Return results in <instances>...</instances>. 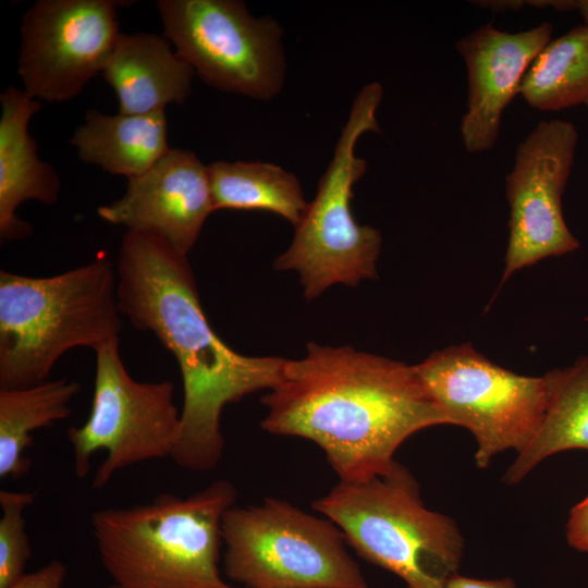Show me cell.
<instances>
[{"label":"cell","mask_w":588,"mask_h":588,"mask_svg":"<svg viewBox=\"0 0 588 588\" xmlns=\"http://www.w3.org/2000/svg\"><path fill=\"white\" fill-rule=\"evenodd\" d=\"M313 509L332 520L364 560L406 588H445L458 573L464 539L455 522L426 507L411 470L394 461L383 474L339 481Z\"/></svg>","instance_id":"5"},{"label":"cell","mask_w":588,"mask_h":588,"mask_svg":"<svg viewBox=\"0 0 588 588\" xmlns=\"http://www.w3.org/2000/svg\"><path fill=\"white\" fill-rule=\"evenodd\" d=\"M105 588H122V587H120V586L117 585V584H111V585H109V586H107V587H105Z\"/></svg>","instance_id":"28"},{"label":"cell","mask_w":588,"mask_h":588,"mask_svg":"<svg viewBox=\"0 0 588 588\" xmlns=\"http://www.w3.org/2000/svg\"><path fill=\"white\" fill-rule=\"evenodd\" d=\"M577 143L572 122L552 119L540 121L517 146L505 176L510 219L500 287L518 270L578 249L562 211Z\"/></svg>","instance_id":"11"},{"label":"cell","mask_w":588,"mask_h":588,"mask_svg":"<svg viewBox=\"0 0 588 588\" xmlns=\"http://www.w3.org/2000/svg\"><path fill=\"white\" fill-rule=\"evenodd\" d=\"M164 37L208 85L259 100L273 98L285 73L282 29L236 0H158Z\"/></svg>","instance_id":"10"},{"label":"cell","mask_w":588,"mask_h":588,"mask_svg":"<svg viewBox=\"0 0 588 588\" xmlns=\"http://www.w3.org/2000/svg\"><path fill=\"white\" fill-rule=\"evenodd\" d=\"M261 403V428L317 444L340 481L383 474L409 437L451 425L414 365L350 345L309 342L304 357L286 359Z\"/></svg>","instance_id":"1"},{"label":"cell","mask_w":588,"mask_h":588,"mask_svg":"<svg viewBox=\"0 0 588 588\" xmlns=\"http://www.w3.org/2000/svg\"><path fill=\"white\" fill-rule=\"evenodd\" d=\"M237 491L225 479L186 497L93 513L91 535L103 568L122 588H242L220 571L224 513Z\"/></svg>","instance_id":"3"},{"label":"cell","mask_w":588,"mask_h":588,"mask_svg":"<svg viewBox=\"0 0 588 588\" xmlns=\"http://www.w3.org/2000/svg\"><path fill=\"white\" fill-rule=\"evenodd\" d=\"M552 32L549 22L517 33L501 30L490 22L456 41L467 75V103L460 123L467 152L494 147L503 113L519 93L529 66L551 41Z\"/></svg>","instance_id":"14"},{"label":"cell","mask_w":588,"mask_h":588,"mask_svg":"<svg viewBox=\"0 0 588 588\" xmlns=\"http://www.w3.org/2000/svg\"><path fill=\"white\" fill-rule=\"evenodd\" d=\"M482 9H488L493 13H503L506 11H519L525 7L536 9L552 8L559 12L576 10L577 0H480L470 1Z\"/></svg>","instance_id":"24"},{"label":"cell","mask_w":588,"mask_h":588,"mask_svg":"<svg viewBox=\"0 0 588 588\" xmlns=\"http://www.w3.org/2000/svg\"><path fill=\"white\" fill-rule=\"evenodd\" d=\"M518 94L539 111L588 107V24L551 39L526 72Z\"/></svg>","instance_id":"21"},{"label":"cell","mask_w":588,"mask_h":588,"mask_svg":"<svg viewBox=\"0 0 588 588\" xmlns=\"http://www.w3.org/2000/svg\"><path fill=\"white\" fill-rule=\"evenodd\" d=\"M445 588H516V584L511 577L478 579L465 577L457 573L446 581Z\"/></svg>","instance_id":"26"},{"label":"cell","mask_w":588,"mask_h":588,"mask_svg":"<svg viewBox=\"0 0 588 588\" xmlns=\"http://www.w3.org/2000/svg\"><path fill=\"white\" fill-rule=\"evenodd\" d=\"M588 24V0H577L576 9Z\"/></svg>","instance_id":"27"},{"label":"cell","mask_w":588,"mask_h":588,"mask_svg":"<svg viewBox=\"0 0 588 588\" xmlns=\"http://www.w3.org/2000/svg\"><path fill=\"white\" fill-rule=\"evenodd\" d=\"M95 352L90 412L83 425L68 430V439L78 479L88 475L93 455L106 452L91 485L101 490L124 468L171 457L180 437L181 411L171 381L139 382L131 377L120 356L119 339Z\"/></svg>","instance_id":"9"},{"label":"cell","mask_w":588,"mask_h":588,"mask_svg":"<svg viewBox=\"0 0 588 588\" xmlns=\"http://www.w3.org/2000/svg\"><path fill=\"white\" fill-rule=\"evenodd\" d=\"M101 73L117 95L119 113L146 114L183 103L195 71L164 37L136 33L119 35Z\"/></svg>","instance_id":"16"},{"label":"cell","mask_w":588,"mask_h":588,"mask_svg":"<svg viewBox=\"0 0 588 588\" xmlns=\"http://www.w3.org/2000/svg\"><path fill=\"white\" fill-rule=\"evenodd\" d=\"M208 171L216 210L270 211L295 228L307 209L297 177L277 164L215 161Z\"/></svg>","instance_id":"20"},{"label":"cell","mask_w":588,"mask_h":588,"mask_svg":"<svg viewBox=\"0 0 588 588\" xmlns=\"http://www.w3.org/2000/svg\"><path fill=\"white\" fill-rule=\"evenodd\" d=\"M215 210L208 166L189 150L170 149L147 172L128 179L120 199L97 212L111 224L154 234L187 255Z\"/></svg>","instance_id":"13"},{"label":"cell","mask_w":588,"mask_h":588,"mask_svg":"<svg viewBox=\"0 0 588 588\" xmlns=\"http://www.w3.org/2000/svg\"><path fill=\"white\" fill-rule=\"evenodd\" d=\"M119 314L107 257L46 278L1 270L0 389L41 383L65 352L119 339Z\"/></svg>","instance_id":"4"},{"label":"cell","mask_w":588,"mask_h":588,"mask_svg":"<svg viewBox=\"0 0 588 588\" xmlns=\"http://www.w3.org/2000/svg\"><path fill=\"white\" fill-rule=\"evenodd\" d=\"M117 270L120 314L136 329L151 331L181 371V430L171 458L188 471H211L224 452L223 408L277 387L286 359L246 356L229 347L201 308L187 255L164 240L127 231Z\"/></svg>","instance_id":"2"},{"label":"cell","mask_w":588,"mask_h":588,"mask_svg":"<svg viewBox=\"0 0 588 588\" xmlns=\"http://www.w3.org/2000/svg\"><path fill=\"white\" fill-rule=\"evenodd\" d=\"M414 368L450 424L474 436L480 469L500 453H520L541 425L548 405L544 375H518L470 344L436 351Z\"/></svg>","instance_id":"8"},{"label":"cell","mask_w":588,"mask_h":588,"mask_svg":"<svg viewBox=\"0 0 588 588\" xmlns=\"http://www.w3.org/2000/svg\"><path fill=\"white\" fill-rule=\"evenodd\" d=\"M382 98L378 82L356 95L315 198L295 226L291 245L274 261L275 270L298 273L308 301L334 284L356 286L377 278L381 232L355 220L351 200L354 184L367 170V161L355 154L356 143L366 132L381 133L376 112Z\"/></svg>","instance_id":"6"},{"label":"cell","mask_w":588,"mask_h":588,"mask_svg":"<svg viewBox=\"0 0 588 588\" xmlns=\"http://www.w3.org/2000/svg\"><path fill=\"white\" fill-rule=\"evenodd\" d=\"M66 575V565L52 560L36 572L24 574L9 588H62Z\"/></svg>","instance_id":"23"},{"label":"cell","mask_w":588,"mask_h":588,"mask_svg":"<svg viewBox=\"0 0 588 588\" xmlns=\"http://www.w3.org/2000/svg\"><path fill=\"white\" fill-rule=\"evenodd\" d=\"M223 572L242 588H368L342 530L286 500L232 506L221 524Z\"/></svg>","instance_id":"7"},{"label":"cell","mask_w":588,"mask_h":588,"mask_svg":"<svg viewBox=\"0 0 588 588\" xmlns=\"http://www.w3.org/2000/svg\"><path fill=\"white\" fill-rule=\"evenodd\" d=\"M0 236L17 241L29 236L32 224L15 211L25 200L53 205L60 180L53 168L37 156V144L28 133L30 118L41 103L24 89L9 86L0 95Z\"/></svg>","instance_id":"15"},{"label":"cell","mask_w":588,"mask_h":588,"mask_svg":"<svg viewBox=\"0 0 588 588\" xmlns=\"http://www.w3.org/2000/svg\"><path fill=\"white\" fill-rule=\"evenodd\" d=\"M79 384L69 378L20 389H0V477L17 479L30 467L25 456L33 432L66 419Z\"/></svg>","instance_id":"19"},{"label":"cell","mask_w":588,"mask_h":588,"mask_svg":"<svg viewBox=\"0 0 588 588\" xmlns=\"http://www.w3.org/2000/svg\"><path fill=\"white\" fill-rule=\"evenodd\" d=\"M548 405L530 443L517 454L504 481H522L544 458L568 450L588 451V357L547 372Z\"/></svg>","instance_id":"18"},{"label":"cell","mask_w":588,"mask_h":588,"mask_svg":"<svg viewBox=\"0 0 588 588\" xmlns=\"http://www.w3.org/2000/svg\"><path fill=\"white\" fill-rule=\"evenodd\" d=\"M34 498L32 492L0 491V588L20 579L32 556L24 512Z\"/></svg>","instance_id":"22"},{"label":"cell","mask_w":588,"mask_h":588,"mask_svg":"<svg viewBox=\"0 0 588 588\" xmlns=\"http://www.w3.org/2000/svg\"><path fill=\"white\" fill-rule=\"evenodd\" d=\"M565 529L568 544L588 553V494L571 510Z\"/></svg>","instance_id":"25"},{"label":"cell","mask_w":588,"mask_h":588,"mask_svg":"<svg viewBox=\"0 0 588 588\" xmlns=\"http://www.w3.org/2000/svg\"><path fill=\"white\" fill-rule=\"evenodd\" d=\"M112 0H39L23 15L17 73L32 98L63 102L102 69L121 34Z\"/></svg>","instance_id":"12"},{"label":"cell","mask_w":588,"mask_h":588,"mask_svg":"<svg viewBox=\"0 0 588 588\" xmlns=\"http://www.w3.org/2000/svg\"><path fill=\"white\" fill-rule=\"evenodd\" d=\"M71 144L84 162L128 179L147 172L170 150L164 111L108 115L89 110Z\"/></svg>","instance_id":"17"}]
</instances>
